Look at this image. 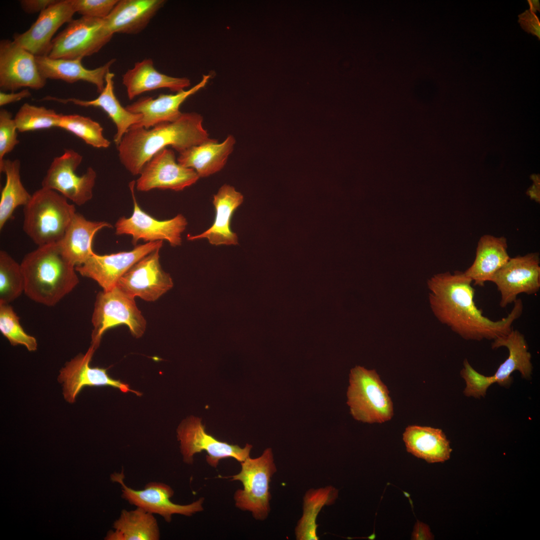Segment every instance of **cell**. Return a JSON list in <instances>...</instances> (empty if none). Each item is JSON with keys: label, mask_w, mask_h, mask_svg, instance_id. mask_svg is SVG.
<instances>
[{"label": "cell", "mask_w": 540, "mask_h": 540, "mask_svg": "<svg viewBox=\"0 0 540 540\" xmlns=\"http://www.w3.org/2000/svg\"><path fill=\"white\" fill-rule=\"evenodd\" d=\"M110 477L112 482L120 484L122 498L136 508L152 514L160 515L168 522L172 521V516L174 514L191 516L203 510V498L186 505L172 502L170 498L173 496L174 492L170 486L164 483L150 482L145 486L144 490H136L124 484V470L120 473L112 474Z\"/></svg>", "instance_id": "cell-12"}, {"label": "cell", "mask_w": 540, "mask_h": 540, "mask_svg": "<svg viewBox=\"0 0 540 540\" xmlns=\"http://www.w3.org/2000/svg\"><path fill=\"white\" fill-rule=\"evenodd\" d=\"M30 96L31 93L28 88L22 90L17 92H11L10 93H6L4 92H0V106H2L10 104L16 102L24 98H28Z\"/></svg>", "instance_id": "cell-44"}, {"label": "cell", "mask_w": 540, "mask_h": 540, "mask_svg": "<svg viewBox=\"0 0 540 540\" xmlns=\"http://www.w3.org/2000/svg\"><path fill=\"white\" fill-rule=\"evenodd\" d=\"M46 84L34 54L14 40H0V88L2 92H14L22 88L38 90Z\"/></svg>", "instance_id": "cell-16"}, {"label": "cell", "mask_w": 540, "mask_h": 540, "mask_svg": "<svg viewBox=\"0 0 540 540\" xmlns=\"http://www.w3.org/2000/svg\"><path fill=\"white\" fill-rule=\"evenodd\" d=\"M20 162L18 160L4 159L0 162V171L6 177L0 199V229L12 218L15 209L26 206L30 195L23 186L20 176Z\"/></svg>", "instance_id": "cell-32"}, {"label": "cell", "mask_w": 540, "mask_h": 540, "mask_svg": "<svg viewBox=\"0 0 540 540\" xmlns=\"http://www.w3.org/2000/svg\"><path fill=\"white\" fill-rule=\"evenodd\" d=\"M122 82L130 100L142 93L158 88H168L178 92L190 84L186 78L172 77L159 72L150 58L136 62L133 68L123 74Z\"/></svg>", "instance_id": "cell-26"}, {"label": "cell", "mask_w": 540, "mask_h": 540, "mask_svg": "<svg viewBox=\"0 0 540 540\" xmlns=\"http://www.w3.org/2000/svg\"><path fill=\"white\" fill-rule=\"evenodd\" d=\"M402 440L408 452L427 462H444L450 457V441L440 428L408 426L402 434Z\"/></svg>", "instance_id": "cell-27"}, {"label": "cell", "mask_w": 540, "mask_h": 540, "mask_svg": "<svg viewBox=\"0 0 540 540\" xmlns=\"http://www.w3.org/2000/svg\"><path fill=\"white\" fill-rule=\"evenodd\" d=\"M534 184L532 188L528 190V194L530 198L537 202H540V183L539 178L538 176H536L534 178Z\"/></svg>", "instance_id": "cell-45"}, {"label": "cell", "mask_w": 540, "mask_h": 540, "mask_svg": "<svg viewBox=\"0 0 540 540\" xmlns=\"http://www.w3.org/2000/svg\"><path fill=\"white\" fill-rule=\"evenodd\" d=\"M235 143L232 135L221 143L212 138L180 153L177 161L183 166L194 169L200 178L208 176L224 167Z\"/></svg>", "instance_id": "cell-28"}, {"label": "cell", "mask_w": 540, "mask_h": 540, "mask_svg": "<svg viewBox=\"0 0 540 540\" xmlns=\"http://www.w3.org/2000/svg\"><path fill=\"white\" fill-rule=\"evenodd\" d=\"M20 265L24 294L46 306L56 304L79 282L76 266L63 255L58 243L38 246L24 256Z\"/></svg>", "instance_id": "cell-3"}, {"label": "cell", "mask_w": 540, "mask_h": 540, "mask_svg": "<svg viewBox=\"0 0 540 540\" xmlns=\"http://www.w3.org/2000/svg\"><path fill=\"white\" fill-rule=\"evenodd\" d=\"M244 196L234 188L225 184L214 196L213 204L216 217L212 225L206 230L196 236L188 235V240H194L206 238L213 245H236L238 236L230 228V222L234 211L242 204Z\"/></svg>", "instance_id": "cell-22"}, {"label": "cell", "mask_w": 540, "mask_h": 540, "mask_svg": "<svg viewBox=\"0 0 540 540\" xmlns=\"http://www.w3.org/2000/svg\"><path fill=\"white\" fill-rule=\"evenodd\" d=\"M210 75H203L200 82L188 90L176 94H160L156 98L142 97L126 108L130 112L142 115L140 122L132 126L148 129L165 122H173L182 115L181 104L188 98L204 88Z\"/></svg>", "instance_id": "cell-20"}, {"label": "cell", "mask_w": 540, "mask_h": 540, "mask_svg": "<svg viewBox=\"0 0 540 540\" xmlns=\"http://www.w3.org/2000/svg\"><path fill=\"white\" fill-rule=\"evenodd\" d=\"M530 6V10L532 12L535 13L536 11L540 12V5L538 0H528Z\"/></svg>", "instance_id": "cell-46"}, {"label": "cell", "mask_w": 540, "mask_h": 540, "mask_svg": "<svg viewBox=\"0 0 540 540\" xmlns=\"http://www.w3.org/2000/svg\"><path fill=\"white\" fill-rule=\"evenodd\" d=\"M82 156L72 149H66L54 158L44 177L42 187L58 192L74 204L82 206L91 200L96 174L92 168L79 176L76 171Z\"/></svg>", "instance_id": "cell-10"}, {"label": "cell", "mask_w": 540, "mask_h": 540, "mask_svg": "<svg viewBox=\"0 0 540 540\" xmlns=\"http://www.w3.org/2000/svg\"><path fill=\"white\" fill-rule=\"evenodd\" d=\"M58 128L72 133L94 148H106L110 144L104 136L100 124L86 116L62 114Z\"/></svg>", "instance_id": "cell-35"}, {"label": "cell", "mask_w": 540, "mask_h": 540, "mask_svg": "<svg viewBox=\"0 0 540 540\" xmlns=\"http://www.w3.org/2000/svg\"><path fill=\"white\" fill-rule=\"evenodd\" d=\"M160 248L152 252L136 262L118 280L116 286L134 298L154 302L173 286L170 274L162 268Z\"/></svg>", "instance_id": "cell-15"}, {"label": "cell", "mask_w": 540, "mask_h": 540, "mask_svg": "<svg viewBox=\"0 0 540 540\" xmlns=\"http://www.w3.org/2000/svg\"><path fill=\"white\" fill-rule=\"evenodd\" d=\"M165 2L164 0H118L103 20L112 34H136L147 26Z\"/></svg>", "instance_id": "cell-21"}, {"label": "cell", "mask_w": 540, "mask_h": 540, "mask_svg": "<svg viewBox=\"0 0 540 540\" xmlns=\"http://www.w3.org/2000/svg\"><path fill=\"white\" fill-rule=\"evenodd\" d=\"M183 461L188 464L194 462L195 454L205 451L206 460L211 466L217 467L219 462L234 458L242 462L250 457L252 446L246 444L244 448L216 439L206 432L201 418L191 416L183 420L177 430Z\"/></svg>", "instance_id": "cell-9"}, {"label": "cell", "mask_w": 540, "mask_h": 540, "mask_svg": "<svg viewBox=\"0 0 540 540\" xmlns=\"http://www.w3.org/2000/svg\"><path fill=\"white\" fill-rule=\"evenodd\" d=\"M95 350L91 345L85 354H78L60 370L58 380L62 384L63 395L66 402H74L80 390L87 386H110L124 392H132L138 396L141 395L140 392L131 390L128 384L110 376L106 368L90 366Z\"/></svg>", "instance_id": "cell-18"}, {"label": "cell", "mask_w": 540, "mask_h": 540, "mask_svg": "<svg viewBox=\"0 0 540 540\" xmlns=\"http://www.w3.org/2000/svg\"><path fill=\"white\" fill-rule=\"evenodd\" d=\"M114 73L110 72L107 73L104 90L100 93V95L94 100H85L76 98H61L46 96L42 98L41 100H54L63 104L71 102L81 106L101 108L107 114L116 126V132L114 140L117 146L130 128L140 122L142 115L132 113L121 105L114 92Z\"/></svg>", "instance_id": "cell-23"}, {"label": "cell", "mask_w": 540, "mask_h": 540, "mask_svg": "<svg viewBox=\"0 0 540 540\" xmlns=\"http://www.w3.org/2000/svg\"><path fill=\"white\" fill-rule=\"evenodd\" d=\"M112 34L103 19L82 16L72 20L52 40L49 58L82 59L98 52Z\"/></svg>", "instance_id": "cell-8"}, {"label": "cell", "mask_w": 540, "mask_h": 540, "mask_svg": "<svg viewBox=\"0 0 540 540\" xmlns=\"http://www.w3.org/2000/svg\"><path fill=\"white\" fill-rule=\"evenodd\" d=\"M472 280L464 272L456 271L434 275L428 280L429 302L433 313L442 323L467 340H494L512 330L514 322L520 316L524 306L517 298L508 315L494 321L483 315L474 300Z\"/></svg>", "instance_id": "cell-1"}, {"label": "cell", "mask_w": 540, "mask_h": 540, "mask_svg": "<svg viewBox=\"0 0 540 540\" xmlns=\"http://www.w3.org/2000/svg\"><path fill=\"white\" fill-rule=\"evenodd\" d=\"M240 464V472L229 477L231 480L241 482L243 486L242 490L235 492L236 506L251 512L254 518L264 520L270 511V482L276 470L272 450L266 448L260 456L248 457Z\"/></svg>", "instance_id": "cell-7"}, {"label": "cell", "mask_w": 540, "mask_h": 540, "mask_svg": "<svg viewBox=\"0 0 540 540\" xmlns=\"http://www.w3.org/2000/svg\"><path fill=\"white\" fill-rule=\"evenodd\" d=\"M540 258L538 253L510 258L491 281L500 294L502 308L514 303L520 294H533L540 289Z\"/></svg>", "instance_id": "cell-13"}, {"label": "cell", "mask_w": 540, "mask_h": 540, "mask_svg": "<svg viewBox=\"0 0 540 540\" xmlns=\"http://www.w3.org/2000/svg\"><path fill=\"white\" fill-rule=\"evenodd\" d=\"M518 17V22L522 28L527 32L536 36L540 40V22L535 13L528 10L519 14Z\"/></svg>", "instance_id": "cell-41"}, {"label": "cell", "mask_w": 540, "mask_h": 540, "mask_svg": "<svg viewBox=\"0 0 540 540\" xmlns=\"http://www.w3.org/2000/svg\"><path fill=\"white\" fill-rule=\"evenodd\" d=\"M202 120L200 114L188 112L182 113L174 122H162L151 128L132 126L116 146L120 160L132 175L140 174L146 164L167 146L181 153L210 140Z\"/></svg>", "instance_id": "cell-2"}, {"label": "cell", "mask_w": 540, "mask_h": 540, "mask_svg": "<svg viewBox=\"0 0 540 540\" xmlns=\"http://www.w3.org/2000/svg\"><path fill=\"white\" fill-rule=\"evenodd\" d=\"M134 298L117 286L98 294L92 318L93 329L91 345L95 349L98 347L105 332L116 326H126L136 338L143 336L146 321L138 308Z\"/></svg>", "instance_id": "cell-6"}, {"label": "cell", "mask_w": 540, "mask_h": 540, "mask_svg": "<svg viewBox=\"0 0 540 540\" xmlns=\"http://www.w3.org/2000/svg\"><path fill=\"white\" fill-rule=\"evenodd\" d=\"M338 496V490L332 486L308 490L304 498L303 514L296 528V536L299 540H318L316 518L324 506L333 504Z\"/></svg>", "instance_id": "cell-33"}, {"label": "cell", "mask_w": 540, "mask_h": 540, "mask_svg": "<svg viewBox=\"0 0 540 540\" xmlns=\"http://www.w3.org/2000/svg\"><path fill=\"white\" fill-rule=\"evenodd\" d=\"M346 394L350 413L356 420L382 424L394 416L390 392L374 370L359 366L351 369Z\"/></svg>", "instance_id": "cell-5"}, {"label": "cell", "mask_w": 540, "mask_h": 540, "mask_svg": "<svg viewBox=\"0 0 540 540\" xmlns=\"http://www.w3.org/2000/svg\"><path fill=\"white\" fill-rule=\"evenodd\" d=\"M507 242L505 238L484 235L480 239L475 260L464 274L474 282V286H482L491 281L494 274L508 260Z\"/></svg>", "instance_id": "cell-29"}, {"label": "cell", "mask_w": 540, "mask_h": 540, "mask_svg": "<svg viewBox=\"0 0 540 540\" xmlns=\"http://www.w3.org/2000/svg\"><path fill=\"white\" fill-rule=\"evenodd\" d=\"M24 290L21 265L6 252L0 251V302L10 304Z\"/></svg>", "instance_id": "cell-34"}, {"label": "cell", "mask_w": 540, "mask_h": 540, "mask_svg": "<svg viewBox=\"0 0 540 540\" xmlns=\"http://www.w3.org/2000/svg\"><path fill=\"white\" fill-rule=\"evenodd\" d=\"M118 0H70L76 13L82 16L103 19L112 10Z\"/></svg>", "instance_id": "cell-40"}, {"label": "cell", "mask_w": 540, "mask_h": 540, "mask_svg": "<svg viewBox=\"0 0 540 540\" xmlns=\"http://www.w3.org/2000/svg\"><path fill=\"white\" fill-rule=\"evenodd\" d=\"M56 0H22L20 6L23 10L29 14L40 13L54 3Z\"/></svg>", "instance_id": "cell-42"}, {"label": "cell", "mask_w": 540, "mask_h": 540, "mask_svg": "<svg viewBox=\"0 0 540 540\" xmlns=\"http://www.w3.org/2000/svg\"><path fill=\"white\" fill-rule=\"evenodd\" d=\"M464 366L460 374L466 383L464 394L467 396L476 398L484 396L488 387L495 382L494 376H487L480 374L470 365L467 359L464 360Z\"/></svg>", "instance_id": "cell-38"}, {"label": "cell", "mask_w": 540, "mask_h": 540, "mask_svg": "<svg viewBox=\"0 0 540 540\" xmlns=\"http://www.w3.org/2000/svg\"><path fill=\"white\" fill-rule=\"evenodd\" d=\"M62 114L44 106L24 104L14 118L17 130L22 132L59 126Z\"/></svg>", "instance_id": "cell-36"}, {"label": "cell", "mask_w": 540, "mask_h": 540, "mask_svg": "<svg viewBox=\"0 0 540 540\" xmlns=\"http://www.w3.org/2000/svg\"><path fill=\"white\" fill-rule=\"evenodd\" d=\"M74 14L70 0H56L40 13L30 28L14 34L13 40L35 56H48L54 34L64 24L73 20Z\"/></svg>", "instance_id": "cell-19"}, {"label": "cell", "mask_w": 540, "mask_h": 540, "mask_svg": "<svg viewBox=\"0 0 540 540\" xmlns=\"http://www.w3.org/2000/svg\"><path fill=\"white\" fill-rule=\"evenodd\" d=\"M136 182L140 192L154 188L180 191L192 186L200 178L192 168L176 162L174 151L164 148L156 153L142 168Z\"/></svg>", "instance_id": "cell-17"}, {"label": "cell", "mask_w": 540, "mask_h": 540, "mask_svg": "<svg viewBox=\"0 0 540 540\" xmlns=\"http://www.w3.org/2000/svg\"><path fill=\"white\" fill-rule=\"evenodd\" d=\"M501 346L508 349L509 355L493 376L495 382L502 386H509L510 375L515 370H518L524 378H530L532 369L531 354L528 351L524 336L518 330L512 329L508 334L494 340L492 343V349Z\"/></svg>", "instance_id": "cell-30"}, {"label": "cell", "mask_w": 540, "mask_h": 540, "mask_svg": "<svg viewBox=\"0 0 540 540\" xmlns=\"http://www.w3.org/2000/svg\"><path fill=\"white\" fill-rule=\"evenodd\" d=\"M112 228L108 222L90 221L76 212L58 244L65 258L75 266H79L94 253L92 242L96 233L102 228Z\"/></svg>", "instance_id": "cell-25"}, {"label": "cell", "mask_w": 540, "mask_h": 540, "mask_svg": "<svg viewBox=\"0 0 540 540\" xmlns=\"http://www.w3.org/2000/svg\"><path fill=\"white\" fill-rule=\"evenodd\" d=\"M136 182L129 184L132 193L134 209L130 218L122 216L115 224V234L132 236V242L136 245L140 240L152 242L166 240L172 246L182 244V234L185 230L188 222L186 218L178 214L172 218L160 220L146 213L138 204L134 195Z\"/></svg>", "instance_id": "cell-11"}, {"label": "cell", "mask_w": 540, "mask_h": 540, "mask_svg": "<svg viewBox=\"0 0 540 540\" xmlns=\"http://www.w3.org/2000/svg\"><path fill=\"white\" fill-rule=\"evenodd\" d=\"M411 539L413 540H432L434 536L430 526L418 520L414 524Z\"/></svg>", "instance_id": "cell-43"}, {"label": "cell", "mask_w": 540, "mask_h": 540, "mask_svg": "<svg viewBox=\"0 0 540 540\" xmlns=\"http://www.w3.org/2000/svg\"><path fill=\"white\" fill-rule=\"evenodd\" d=\"M0 330L12 346H24L30 352L36 350V338L24 330L10 304L0 302Z\"/></svg>", "instance_id": "cell-37"}, {"label": "cell", "mask_w": 540, "mask_h": 540, "mask_svg": "<svg viewBox=\"0 0 540 540\" xmlns=\"http://www.w3.org/2000/svg\"><path fill=\"white\" fill-rule=\"evenodd\" d=\"M163 241L148 242L136 246L130 251L110 254L94 253L84 264L76 266L81 276L96 281L104 290L116 286L118 280L142 258L158 248Z\"/></svg>", "instance_id": "cell-14"}, {"label": "cell", "mask_w": 540, "mask_h": 540, "mask_svg": "<svg viewBox=\"0 0 540 540\" xmlns=\"http://www.w3.org/2000/svg\"><path fill=\"white\" fill-rule=\"evenodd\" d=\"M76 212L74 205L66 198L42 187L24 206L22 228L38 246L58 243Z\"/></svg>", "instance_id": "cell-4"}, {"label": "cell", "mask_w": 540, "mask_h": 540, "mask_svg": "<svg viewBox=\"0 0 540 540\" xmlns=\"http://www.w3.org/2000/svg\"><path fill=\"white\" fill-rule=\"evenodd\" d=\"M151 513L136 508L122 510L106 537L110 540H158L160 532L156 520Z\"/></svg>", "instance_id": "cell-31"}, {"label": "cell", "mask_w": 540, "mask_h": 540, "mask_svg": "<svg viewBox=\"0 0 540 540\" xmlns=\"http://www.w3.org/2000/svg\"><path fill=\"white\" fill-rule=\"evenodd\" d=\"M18 130L12 114L5 109L0 110V162L19 143Z\"/></svg>", "instance_id": "cell-39"}, {"label": "cell", "mask_w": 540, "mask_h": 540, "mask_svg": "<svg viewBox=\"0 0 540 540\" xmlns=\"http://www.w3.org/2000/svg\"><path fill=\"white\" fill-rule=\"evenodd\" d=\"M36 59L39 72L46 80H60L68 83L84 81L94 85L98 93L104 90L106 76L115 62V59H112L103 66L89 70L82 65V59H55L48 56H36Z\"/></svg>", "instance_id": "cell-24"}]
</instances>
